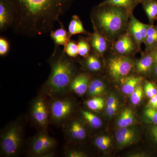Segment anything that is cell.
I'll use <instances>...</instances> for the list:
<instances>
[{
	"instance_id": "obj_30",
	"label": "cell",
	"mask_w": 157,
	"mask_h": 157,
	"mask_svg": "<svg viewBox=\"0 0 157 157\" xmlns=\"http://www.w3.org/2000/svg\"><path fill=\"white\" fill-rule=\"evenodd\" d=\"M143 97V90L141 83L137 86L134 91L131 94V101L133 105H138Z\"/></svg>"
},
{
	"instance_id": "obj_8",
	"label": "cell",
	"mask_w": 157,
	"mask_h": 157,
	"mask_svg": "<svg viewBox=\"0 0 157 157\" xmlns=\"http://www.w3.org/2000/svg\"><path fill=\"white\" fill-rule=\"evenodd\" d=\"M31 115L35 124L43 130H46L50 120L49 106L44 97L39 96L34 100L31 109Z\"/></svg>"
},
{
	"instance_id": "obj_12",
	"label": "cell",
	"mask_w": 157,
	"mask_h": 157,
	"mask_svg": "<svg viewBox=\"0 0 157 157\" xmlns=\"http://www.w3.org/2000/svg\"><path fill=\"white\" fill-rule=\"evenodd\" d=\"M64 125L65 135L68 140L81 141L85 139L86 130L82 123L78 120H69Z\"/></svg>"
},
{
	"instance_id": "obj_40",
	"label": "cell",
	"mask_w": 157,
	"mask_h": 157,
	"mask_svg": "<svg viewBox=\"0 0 157 157\" xmlns=\"http://www.w3.org/2000/svg\"><path fill=\"white\" fill-rule=\"evenodd\" d=\"M116 104H117V101L115 97L110 96L107 99V106H112V105Z\"/></svg>"
},
{
	"instance_id": "obj_35",
	"label": "cell",
	"mask_w": 157,
	"mask_h": 157,
	"mask_svg": "<svg viewBox=\"0 0 157 157\" xmlns=\"http://www.w3.org/2000/svg\"><path fill=\"white\" fill-rule=\"evenodd\" d=\"M117 109V104H114L112 106H107L106 109V113L107 115L111 117L115 114Z\"/></svg>"
},
{
	"instance_id": "obj_1",
	"label": "cell",
	"mask_w": 157,
	"mask_h": 157,
	"mask_svg": "<svg viewBox=\"0 0 157 157\" xmlns=\"http://www.w3.org/2000/svg\"><path fill=\"white\" fill-rule=\"evenodd\" d=\"M10 1L14 14L11 29L17 35L32 38L50 33L75 0Z\"/></svg>"
},
{
	"instance_id": "obj_11",
	"label": "cell",
	"mask_w": 157,
	"mask_h": 157,
	"mask_svg": "<svg viewBox=\"0 0 157 157\" xmlns=\"http://www.w3.org/2000/svg\"><path fill=\"white\" fill-rule=\"evenodd\" d=\"M14 21V11L10 0H0L1 33L12 28Z\"/></svg>"
},
{
	"instance_id": "obj_25",
	"label": "cell",
	"mask_w": 157,
	"mask_h": 157,
	"mask_svg": "<svg viewBox=\"0 0 157 157\" xmlns=\"http://www.w3.org/2000/svg\"><path fill=\"white\" fill-rule=\"evenodd\" d=\"M82 117L92 128L97 129L101 128L102 121L101 119L91 112L86 110H82Z\"/></svg>"
},
{
	"instance_id": "obj_16",
	"label": "cell",
	"mask_w": 157,
	"mask_h": 157,
	"mask_svg": "<svg viewBox=\"0 0 157 157\" xmlns=\"http://www.w3.org/2000/svg\"><path fill=\"white\" fill-rule=\"evenodd\" d=\"M60 28L56 30H52L50 32L51 38L54 43V47H59L62 45L65 47L67 43L71 39L68 32L65 29L64 25L60 21H59Z\"/></svg>"
},
{
	"instance_id": "obj_22",
	"label": "cell",
	"mask_w": 157,
	"mask_h": 157,
	"mask_svg": "<svg viewBox=\"0 0 157 157\" xmlns=\"http://www.w3.org/2000/svg\"><path fill=\"white\" fill-rule=\"evenodd\" d=\"M144 44L145 45V51H152L157 49V25H150Z\"/></svg>"
},
{
	"instance_id": "obj_18",
	"label": "cell",
	"mask_w": 157,
	"mask_h": 157,
	"mask_svg": "<svg viewBox=\"0 0 157 157\" xmlns=\"http://www.w3.org/2000/svg\"><path fill=\"white\" fill-rule=\"evenodd\" d=\"M135 130L128 127L121 128L115 134L116 139L121 146L129 145L133 142L135 139Z\"/></svg>"
},
{
	"instance_id": "obj_29",
	"label": "cell",
	"mask_w": 157,
	"mask_h": 157,
	"mask_svg": "<svg viewBox=\"0 0 157 157\" xmlns=\"http://www.w3.org/2000/svg\"><path fill=\"white\" fill-rule=\"evenodd\" d=\"M65 54L69 57L76 59L78 56V46L77 42L70 39L67 45L63 48Z\"/></svg>"
},
{
	"instance_id": "obj_14",
	"label": "cell",
	"mask_w": 157,
	"mask_h": 157,
	"mask_svg": "<svg viewBox=\"0 0 157 157\" xmlns=\"http://www.w3.org/2000/svg\"><path fill=\"white\" fill-rule=\"evenodd\" d=\"M155 51H145L143 53L141 58L135 64L137 73L144 75L151 74L154 64Z\"/></svg>"
},
{
	"instance_id": "obj_23",
	"label": "cell",
	"mask_w": 157,
	"mask_h": 157,
	"mask_svg": "<svg viewBox=\"0 0 157 157\" xmlns=\"http://www.w3.org/2000/svg\"><path fill=\"white\" fill-rule=\"evenodd\" d=\"M149 24L153 25L157 21V0H147L142 3Z\"/></svg>"
},
{
	"instance_id": "obj_39",
	"label": "cell",
	"mask_w": 157,
	"mask_h": 157,
	"mask_svg": "<svg viewBox=\"0 0 157 157\" xmlns=\"http://www.w3.org/2000/svg\"><path fill=\"white\" fill-rule=\"evenodd\" d=\"M110 143H111V139H110L97 147L101 150H106L109 147Z\"/></svg>"
},
{
	"instance_id": "obj_32",
	"label": "cell",
	"mask_w": 157,
	"mask_h": 157,
	"mask_svg": "<svg viewBox=\"0 0 157 157\" xmlns=\"http://www.w3.org/2000/svg\"><path fill=\"white\" fill-rule=\"evenodd\" d=\"M10 49L9 42L6 38L0 37V56H4L9 52Z\"/></svg>"
},
{
	"instance_id": "obj_36",
	"label": "cell",
	"mask_w": 157,
	"mask_h": 157,
	"mask_svg": "<svg viewBox=\"0 0 157 157\" xmlns=\"http://www.w3.org/2000/svg\"><path fill=\"white\" fill-rule=\"evenodd\" d=\"M147 107L157 109V94L150 98Z\"/></svg>"
},
{
	"instance_id": "obj_38",
	"label": "cell",
	"mask_w": 157,
	"mask_h": 157,
	"mask_svg": "<svg viewBox=\"0 0 157 157\" xmlns=\"http://www.w3.org/2000/svg\"><path fill=\"white\" fill-rule=\"evenodd\" d=\"M151 74L155 78H157V49L155 51L154 64Z\"/></svg>"
},
{
	"instance_id": "obj_9",
	"label": "cell",
	"mask_w": 157,
	"mask_h": 157,
	"mask_svg": "<svg viewBox=\"0 0 157 157\" xmlns=\"http://www.w3.org/2000/svg\"><path fill=\"white\" fill-rule=\"evenodd\" d=\"M114 54L123 56H130L140 51L135 40L126 32L113 42L111 47Z\"/></svg>"
},
{
	"instance_id": "obj_33",
	"label": "cell",
	"mask_w": 157,
	"mask_h": 157,
	"mask_svg": "<svg viewBox=\"0 0 157 157\" xmlns=\"http://www.w3.org/2000/svg\"><path fill=\"white\" fill-rule=\"evenodd\" d=\"M144 92L147 96L151 98L157 94V89L152 82H147L144 87Z\"/></svg>"
},
{
	"instance_id": "obj_15",
	"label": "cell",
	"mask_w": 157,
	"mask_h": 157,
	"mask_svg": "<svg viewBox=\"0 0 157 157\" xmlns=\"http://www.w3.org/2000/svg\"><path fill=\"white\" fill-rule=\"evenodd\" d=\"M140 23L141 22L134 16L133 13L130 14L127 32L135 40L140 51L141 45L144 43Z\"/></svg>"
},
{
	"instance_id": "obj_10",
	"label": "cell",
	"mask_w": 157,
	"mask_h": 157,
	"mask_svg": "<svg viewBox=\"0 0 157 157\" xmlns=\"http://www.w3.org/2000/svg\"><path fill=\"white\" fill-rule=\"evenodd\" d=\"M93 33H90L87 37L92 51L102 58L112 45L109 40L95 29Z\"/></svg>"
},
{
	"instance_id": "obj_42",
	"label": "cell",
	"mask_w": 157,
	"mask_h": 157,
	"mask_svg": "<svg viewBox=\"0 0 157 157\" xmlns=\"http://www.w3.org/2000/svg\"><path fill=\"white\" fill-rule=\"evenodd\" d=\"M146 1H147V0H136V1L138 3V4H140V3L142 4L144 2Z\"/></svg>"
},
{
	"instance_id": "obj_20",
	"label": "cell",
	"mask_w": 157,
	"mask_h": 157,
	"mask_svg": "<svg viewBox=\"0 0 157 157\" xmlns=\"http://www.w3.org/2000/svg\"><path fill=\"white\" fill-rule=\"evenodd\" d=\"M68 33L70 39L74 35H86L87 36L90 33L85 29L80 17L78 15H73L68 27Z\"/></svg>"
},
{
	"instance_id": "obj_3",
	"label": "cell",
	"mask_w": 157,
	"mask_h": 157,
	"mask_svg": "<svg viewBox=\"0 0 157 157\" xmlns=\"http://www.w3.org/2000/svg\"><path fill=\"white\" fill-rule=\"evenodd\" d=\"M132 13L120 7L98 5L91 12L93 28L112 43L127 32Z\"/></svg>"
},
{
	"instance_id": "obj_27",
	"label": "cell",
	"mask_w": 157,
	"mask_h": 157,
	"mask_svg": "<svg viewBox=\"0 0 157 157\" xmlns=\"http://www.w3.org/2000/svg\"><path fill=\"white\" fill-rule=\"evenodd\" d=\"M134 117L132 109L129 108L124 109L118 120V125L121 128L129 127L133 124Z\"/></svg>"
},
{
	"instance_id": "obj_21",
	"label": "cell",
	"mask_w": 157,
	"mask_h": 157,
	"mask_svg": "<svg viewBox=\"0 0 157 157\" xmlns=\"http://www.w3.org/2000/svg\"><path fill=\"white\" fill-rule=\"evenodd\" d=\"M138 4H139L136 0H104L99 5L120 7L126 9L131 13H133L134 9Z\"/></svg>"
},
{
	"instance_id": "obj_34",
	"label": "cell",
	"mask_w": 157,
	"mask_h": 157,
	"mask_svg": "<svg viewBox=\"0 0 157 157\" xmlns=\"http://www.w3.org/2000/svg\"><path fill=\"white\" fill-rule=\"evenodd\" d=\"M66 157H83L86 156L83 152L76 150H67L65 154Z\"/></svg>"
},
{
	"instance_id": "obj_41",
	"label": "cell",
	"mask_w": 157,
	"mask_h": 157,
	"mask_svg": "<svg viewBox=\"0 0 157 157\" xmlns=\"http://www.w3.org/2000/svg\"><path fill=\"white\" fill-rule=\"evenodd\" d=\"M152 135L155 138V140L157 141V125L152 127L151 129Z\"/></svg>"
},
{
	"instance_id": "obj_4",
	"label": "cell",
	"mask_w": 157,
	"mask_h": 157,
	"mask_svg": "<svg viewBox=\"0 0 157 157\" xmlns=\"http://www.w3.org/2000/svg\"><path fill=\"white\" fill-rule=\"evenodd\" d=\"M23 127L17 120L7 126L0 137L1 155L5 157L16 156L21 149L23 141Z\"/></svg>"
},
{
	"instance_id": "obj_6",
	"label": "cell",
	"mask_w": 157,
	"mask_h": 157,
	"mask_svg": "<svg viewBox=\"0 0 157 157\" xmlns=\"http://www.w3.org/2000/svg\"><path fill=\"white\" fill-rule=\"evenodd\" d=\"M57 145L56 141L47 134L46 130H42L31 141L29 154L33 157H51Z\"/></svg>"
},
{
	"instance_id": "obj_31",
	"label": "cell",
	"mask_w": 157,
	"mask_h": 157,
	"mask_svg": "<svg viewBox=\"0 0 157 157\" xmlns=\"http://www.w3.org/2000/svg\"><path fill=\"white\" fill-rule=\"evenodd\" d=\"M144 114L150 122L157 125V109L147 107L144 111Z\"/></svg>"
},
{
	"instance_id": "obj_26",
	"label": "cell",
	"mask_w": 157,
	"mask_h": 157,
	"mask_svg": "<svg viewBox=\"0 0 157 157\" xmlns=\"http://www.w3.org/2000/svg\"><path fill=\"white\" fill-rule=\"evenodd\" d=\"M77 42L78 46V55L83 58L87 57L92 51L87 37L80 36L78 37Z\"/></svg>"
},
{
	"instance_id": "obj_5",
	"label": "cell",
	"mask_w": 157,
	"mask_h": 157,
	"mask_svg": "<svg viewBox=\"0 0 157 157\" xmlns=\"http://www.w3.org/2000/svg\"><path fill=\"white\" fill-rule=\"evenodd\" d=\"M49 106L50 120L57 124L67 121L74 110L73 101L68 97L53 98Z\"/></svg>"
},
{
	"instance_id": "obj_24",
	"label": "cell",
	"mask_w": 157,
	"mask_h": 157,
	"mask_svg": "<svg viewBox=\"0 0 157 157\" xmlns=\"http://www.w3.org/2000/svg\"><path fill=\"white\" fill-rule=\"evenodd\" d=\"M105 83L100 78H95L91 80L87 93L91 97H98L103 94L105 90Z\"/></svg>"
},
{
	"instance_id": "obj_17",
	"label": "cell",
	"mask_w": 157,
	"mask_h": 157,
	"mask_svg": "<svg viewBox=\"0 0 157 157\" xmlns=\"http://www.w3.org/2000/svg\"><path fill=\"white\" fill-rule=\"evenodd\" d=\"M102 58L91 51L87 57L83 58L85 69L90 73H96L100 72L102 67L101 59Z\"/></svg>"
},
{
	"instance_id": "obj_7",
	"label": "cell",
	"mask_w": 157,
	"mask_h": 157,
	"mask_svg": "<svg viewBox=\"0 0 157 157\" xmlns=\"http://www.w3.org/2000/svg\"><path fill=\"white\" fill-rule=\"evenodd\" d=\"M134 67L133 60L130 56L116 54L110 58L107 63L109 75L116 80H121L131 73Z\"/></svg>"
},
{
	"instance_id": "obj_2",
	"label": "cell",
	"mask_w": 157,
	"mask_h": 157,
	"mask_svg": "<svg viewBox=\"0 0 157 157\" xmlns=\"http://www.w3.org/2000/svg\"><path fill=\"white\" fill-rule=\"evenodd\" d=\"M73 59L68 57L60 47H54L48 60L51 71L43 86V94L52 98L65 94L76 75Z\"/></svg>"
},
{
	"instance_id": "obj_37",
	"label": "cell",
	"mask_w": 157,
	"mask_h": 157,
	"mask_svg": "<svg viewBox=\"0 0 157 157\" xmlns=\"http://www.w3.org/2000/svg\"><path fill=\"white\" fill-rule=\"evenodd\" d=\"M110 139V138L108 136H101L100 137H98L96 138L95 140L94 143L96 146H97L98 145H100L107 140Z\"/></svg>"
},
{
	"instance_id": "obj_19",
	"label": "cell",
	"mask_w": 157,
	"mask_h": 157,
	"mask_svg": "<svg viewBox=\"0 0 157 157\" xmlns=\"http://www.w3.org/2000/svg\"><path fill=\"white\" fill-rule=\"evenodd\" d=\"M144 78L141 76L134 75L128 76L121 80L122 82V91L124 94L131 95L138 85L143 81Z\"/></svg>"
},
{
	"instance_id": "obj_28",
	"label": "cell",
	"mask_w": 157,
	"mask_h": 157,
	"mask_svg": "<svg viewBox=\"0 0 157 157\" xmlns=\"http://www.w3.org/2000/svg\"><path fill=\"white\" fill-rule=\"evenodd\" d=\"M86 106L90 110L99 111L102 110L104 107L105 102L103 98L99 97H92L86 102Z\"/></svg>"
},
{
	"instance_id": "obj_13",
	"label": "cell",
	"mask_w": 157,
	"mask_h": 157,
	"mask_svg": "<svg viewBox=\"0 0 157 157\" xmlns=\"http://www.w3.org/2000/svg\"><path fill=\"white\" fill-rule=\"evenodd\" d=\"M90 78V76L88 73L76 74L71 81L69 89L77 95H83L87 92L91 82Z\"/></svg>"
}]
</instances>
